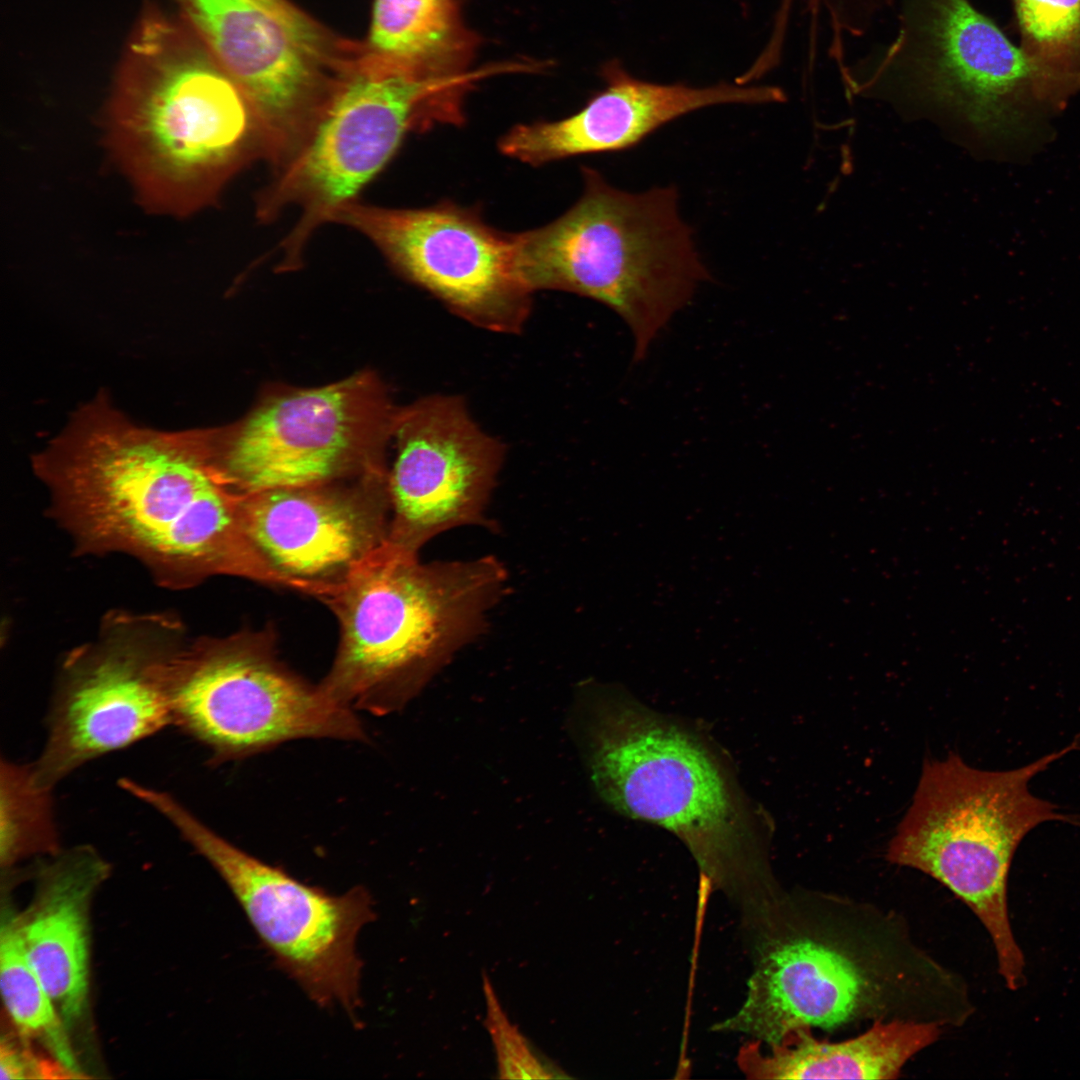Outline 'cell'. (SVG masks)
Wrapping results in <instances>:
<instances>
[{"label":"cell","instance_id":"obj_1","mask_svg":"<svg viewBox=\"0 0 1080 1080\" xmlns=\"http://www.w3.org/2000/svg\"><path fill=\"white\" fill-rule=\"evenodd\" d=\"M34 466L82 544L134 554L182 584L225 574L292 589L250 541L243 493L216 465L209 430L142 427L99 396Z\"/></svg>","mask_w":1080,"mask_h":1080},{"label":"cell","instance_id":"obj_2","mask_svg":"<svg viewBox=\"0 0 1080 1080\" xmlns=\"http://www.w3.org/2000/svg\"><path fill=\"white\" fill-rule=\"evenodd\" d=\"M749 923L756 942L747 996L717 1030L772 1045L799 1028L833 1030L868 1019L951 1025L964 1009V983L872 908L781 894Z\"/></svg>","mask_w":1080,"mask_h":1080},{"label":"cell","instance_id":"obj_3","mask_svg":"<svg viewBox=\"0 0 1080 1080\" xmlns=\"http://www.w3.org/2000/svg\"><path fill=\"white\" fill-rule=\"evenodd\" d=\"M112 155L145 208L186 217L264 159L239 85L178 16L148 4L127 42L106 110Z\"/></svg>","mask_w":1080,"mask_h":1080},{"label":"cell","instance_id":"obj_4","mask_svg":"<svg viewBox=\"0 0 1080 1080\" xmlns=\"http://www.w3.org/2000/svg\"><path fill=\"white\" fill-rule=\"evenodd\" d=\"M586 736L592 782L610 807L677 836L702 879L737 896L746 913L779 893L768 818L705 735L612 691L593 703Z\"/></svg>","mask_w":1080,"mask_h":1080},{"label":"cell","instance_id":"obj_5","mask_svg":"<svg viewBox=\"0 0 1080 1080\" xmlns=\"http://www.w3.org/2000/svg\"><path fill=\"white\" fill-rule=\"evenodd\" d=\"M506 583L493 556L423 564L387 539L323 599L340 641L320 688L354 711L401 709L482 633Z\"/></svg>","mask_w":1080,"mask_h":1080},{"label":"cell","instance_id":"obj_6","mask_svg":"<svg viewBox=\"0 0 1080 1080\" xmlns=\"http://www.w3.org/2000/svg\"><path fill=\"white\" fill-rule=\"evenodd\" d=\"M846 96L998 153L1054 114L1036 71L969 0H902L894 39L838 67Z\"/></svg>","mask_w":1080,"mask_h":1080},{"label":"cell","instance_id":"obj_7","mask_svg":"<svg viewBox=\"0 0 1080 1080\" xmlns=\"http://www.w3.org/2000/svg\"><path fill=\"white\" fill-rule=\"evenodd\" d=\"M583 192L552 222L515 233L528 289L574 293L606 305L631 329L641 360L672 315L710 279L678 211L675 186L631 193L582 168Z\"/></svg>","mask_w":1080,"mask_h":1080},{"label":"cell","instance_id":"obj_8","mask_svg":"<svg viewBox=\"0 0 1080 1080\" xmlns=\"http://www.w3.org/2000/svg\"><path fill=\"white\" fill-rule=\"evenodd\" d=\"M1076 744L1005 772L975 769L954 753L926 760L911 805L888 844L889 862L931 876L977 916L1011 990L1025 983V961L1008 913L1013 855L1038 824L1074 822L1034 797L1028 782Z\"/></svg>","mask_w":1080,"mask_h":1080},{"label":"cell","instance_id":"obj_9","mask_svg":"<svg viewBox=\"0 0 1080 1080\" xmlns=\"http://www.w3.org/2000/svg\"><path fill=\"white\" fill-rule=\"evenodd\" d=\"M481 78L477 69L434 75L379 60L334 87L305 143L257 197L262 221L300 210L282 266L300 263L313 232L357 200L409 133L463 124L465 98Z\"/></svg>","mask_w":1080,"mask_h":1080},{"label":"cell","instance_id":"obj_10","mask_svg":"<svg viewBox=\"0 0 1080 1080\" xmlns=\"http://www.w3.org/2000/svg\"><path fill=\"white\" fill-rule=\"evenodd\" d=\"M164 682L172 724L203 744L214 764L295 739L367 740L355 711L281 664L264 633L171 650Z\"/></svg>","mask_w":1080,"mask_h":1080},{"label":"cell","instance_id":"obj_11","mask_svg":"<svg viewBox=\"0 0 1080 1080\" xmlns=\"http://www.w3.org/2000/svg\"><path fill=\"white\" fill-rule=\"evenodd\" d=\"M137 796L221 876L278 968L318 1006L338 1005L355 1021L362 972L356 940L375 919L368 890L334 895L307 885L231 844L169 793L141 786Z\"/></svg>","mask_w":1080,"mask_h":1080},{"label":"cell","instance_id":"obj_12","mask_svg":"<svg viewBox=\"0 0 1080 1080\" xmlns=\"http://www.w3.org/2000/svg\"><path fill=\"white\" fill-rule=\"evenodd\" d=\"M396 408L365 372L274 393L245 418L209 430L213 459L241 493L385 476Z\"/></svg>","mask_w":1080,"mask_h":1080},{"label":"cell","instance_id":"obj_13","mask_svg":"<svg viewBox=\"0 0 1080 1080\" xmlns=\"http://www.w3.org/2000/svg\"><path fill=\"white\" fill-rule=\"evenodd\" d=\"M332 222L368 238L402 276L474 326L519 334L532 309L521 279L515 234L487 224L472 208L441 202L388 208L353 201Z\"/></svg>","mask_w":1080,"mask_h":1080},{"label":"cell","instance_id":"obj_14","mask_svg":"<svg viewBox=\"0 0 1080 1080\" xmlns=\"http://www.w3.org/2000/svg\"><path fill=\"white\" fill-rule=\"evenodd\" d=\"M175 2L179 17L247 97L264 160L282 168L307 140L332 91L320 79V30L286 0Z\"/></svg>","mask_w":1080,"mask_h":1080},{"label":"cell","instance_id":"obj_15","mask_svg":"<svg viewBox=\"0 0 1080 1080\" xmlns=\"http://www.w3.org/2000/svg\"><path fill=\"white\" fill-rule=\"evenodd\" d=\"M392 438L389 541L418 554L438 534L486 522L505 447L462 397L434 394L399 408Z\"/></svg>","mask_w":1080,"mask_h":1080},{"label":"cell","instance_id":"obj_16","mask_svg":"<svg viewBox=\"0 0 1080 1080\" xmlns=\"http://www.w3.org/2000/svg\"><path fill=\"white\" fill-rule=\"evenodd\" d=\"M169 651L116 639L70 658L31 765L38 785L52 789L84 763L172 724L163 673Z\"/></svg>","mask_w":1080,"mask_h":1080},{"label":"cell","instance_id":"obj_17","mask_svg":"<svg viewBox=\"0 0 1080 1080\" xmlns=\"http://www.w3.org/2000/svg\"><path fill=\"white\" fill-rule=\"evenodd\" d=\"M243 494L245 531L267 563L301 592L324 599L388 539L387 476Z\"/></svg>","mask_w":1080,"mask_h":1080},{"label":"cell","instance_id":"obj_18","mask_svg":"<svg viewBox=\"0 0 1080 1080\" xmlns=\"http://www.w3.org/2000/svg\"><path fill=\"white\" fill-rule=\"evenodd\" d=\"M604 88L577 112L555 121L518 124L501 137L499 150L539 166L565 158L633 148L663 125L693 111L721 104L783 102L775 86L706 87L662 84L636 78L613 60L602 69Z\"/></svg>","mask_w":1080,"mask_h":1080},{"label":"cell","instance_id":"obj_19","mask_svg":"<svg viewBox=\"0 0 1080 1080\" xmlns=\"http://www.w3.org/2000/svg\"><path fill=\"white\" fill-rule=\"evenodd\" d=\"M109 871L89 846L58 852L31 905L15 915L25 955L70 1033L88 1010L90 906Z\"/></svg>","mask_w":1080,"mask_h":1080},{"label":"cell","instance_id":"obj_20","mask_svg":"<svg viewBox=\"0 0 1080 1080\" xmlns=\"http://www.w3.org/2000/svg\"><path fill=\"white\" fill-rule=\"evenodd\" d=\"M942 1028L934 1021L875 1020L864 1033L840 1042L799 1028L769 1045L767 1054L758 1040L745 1045L738 1063L754 1079H896L908 1060L937 1041Z\"/></svg>","mask_w":1080,"mask_h":1080},{"label":"cell","instance_id":"obj_21","mask_svg":"<svg viewBox=\"0 0 1080 1080\" xmlns=\"http://www.w3.org/2000/svg\"><path fill=\"white\" fill-rule=\"evenodd\" d=\"M369 40L379 60L435 75L472 69L478 47L457 0H375Z\"/></svg>","mask_w":1080,"mask_h":1080},{"label":"cell","instance_id":"obj_22","mask_svg":"<svg viewBox=\"0 0 1080 1080\" xmlns=\"http://www.w3.org/2000/svg\"><path fill=\"white\" fill-rule=\"evenodd\" d=\"M1020 48L1059 112L1080 93V0H1011Z\"/></svg>","mask_w":1080,"mask_h":1080},{"label":"cell","instance_id":"obj_23","mask_svg":"<svg viewBox=\"0 0 1080 1080\" xmlns=\"http://www.w3.org/2000/svg\"><path fill=\"white\" fill-rule=\"evenodd\" d=\"M0 987L15 1031L40 1045L50 1057L80 1078L85 1077L81 1074L70 1032L25 955L15 915L10 911L3 913L1 920Z\"/></svg>","mask_w":1080,"mask_h":1080},{"label":"cell","instance_id":"obj_24","mask_svg":"<svg viewBox=\"0 0 1080 1080\" xmlns=\"http://www.w3.org/2000/svg\"><path fill=\"white\" fill-rule=\"evenodd\" d=\"M51 790L36 783L31 765L1 759L2 868H10L31 854L59 852Z\"/></svg>","mask_w":1080,"mask_h":1080},{"label":"cell","instance_id":"obj_25","mask_svg":"<svg viewBox=\"0 0 1080 1080\" xmlns=\"http://www.w3.org/2000/svg\"><path fill=\"white\" fill-rule=\"evenodd\" d=\"M486 999L485 1026L495 1047L498 1073L502 1079H550L554 1075L532 1052L527 1039L512 1024L497 998L487 975L483 974Z\"/></svg>","mask_w":1080,"mask_h":1080},{"label":"cell","instance_id":"obj_26","mask_svg":"<svg viewBox=\"0 0 1080 1080\" xmlns=\"http://www.w3.org/2000/svg\"><path fill=\"white\" fill-rule=\"evenodd\" d=\"M0 1074L1 1080L80 1078L52 1057L40 1056L16 1031L1 1038Z\"/></svg>","mask_w":1080,"mask_h":1080}]
</instances>
